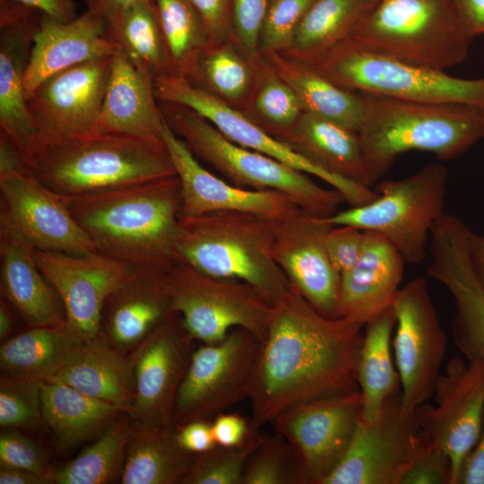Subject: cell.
I'll return each instance as SVG.
<instances>
[{"label":"cell","mask_w":484,"mask_h":484,"mask_svg":"<svg viewBox=\"0 0 484 484\" xmlns=\"http://www.w3.org/2000/svg\"><path fill=\"white\" fill-rule=\"evenodd\" d=\"M125 413L108 402L59 382L42 385V418L60 449H69L108 427Z\"/></svg>","instance_id":"d590c367"},{"label":"cell","mask_w":484,"mask_h":484,"mask_svg":"<svg viewBox=\"0 0 484 484\" xmlns=\"http://www.w3.org/2000/svg\"><path fill=\"white\" fill-rule=\"evenodd\" d=\"M348 39L371 53L438 70L461 64L471 40L452 0H378Z\"/></svg>","instance_id":"52a82bcc"},{"label":"cell","mask_w":484,"mask_h":484,"mask_svg":"<svg viewBox=\"0 0 484 484\" xmlns=\"http://www.w3.org/2000/svg\"><path fill=\"white\" fill-rule=\"evenodd\" d=\"M310 65L337 85L353 91L484 110V78L454 77L444 70L371 53L350 39Z\"/></svg>","instance_id":"9c48e42d"},{"label":"cell","mask_w":484,"mask_h":484,"mask_svg":"<svg viewBox=\"0 0 484 484\" xmlns=\"http://www.w3.org/2000/svg\"><path fill=\"white\" fill-rule=\"evenodd\" d=\"M31 171L47 187L65 197L177 175L166 149L116 133L50 142L35 158Z\"/></svg>","instance_id":"5b68a950"},{"label":"cell","mask_w":484,"mask_h":484,"mask_svg":"<svg viewBox=\"0 0 484 484\" xmlns=\"http://www.w3.org/2000/svg\"><path fill=\"white\" fill-rule=\"evenodd\" d=\"M0 483L1 484H49L50 481L29 471L0 464Z\"/></svg>","instance_id":"91938a15"},{"label":"cell","mask_w":484,"mask_h":484,"mask_svg":"<svg viewBox=\"0 0 484 484\" xmlns=\"http://www.w3.org/2000/svg\"><path fill=\"white\" fill-rule=\"evenodd\" d=\"M482 138H484V127H483Z\"/></svg>","instance_id":"e7e4bbea"},{"label":"cell","mask_w":484,"mask_h":484,"mask_svg":"<svg viewBox=\"0 0 484 484\" xmlns=\"http://www.w3.org/2000/svg\"><path fill=\"white\" fill-rule=\"evenodd\" d=\"M378 0H315L297 27L284 55L314 64L347 40ZM282 54V53H281Z\"/></svg>","instance_id":"8d00e7d4"},{"label":"cell","mask_w":484,"mask_h":484,"mask_svg":"<svg viewBox=\"0 0 484 484\" xmlns=\"http://www.w3.org/2000/svg\"><path fill=\"white\" fill-rule=\"evenodd\" d=\"M269 0H232L233 29L238 42L252 56L257 50Z\"/></svg>","instance_id":"681fc988"},{"label":"cell","mask_w":484,"mask_h":484,"mask_svg":"<svg viewBox=\"0 0 484 484\" xmlns=\"http://www.w3.org/2000/svg\"><path fill=\"white\" fill-rule=\"evenodd\" d=\"M65 199L98 253L132 265L177 260L181 211L177 175Z\"/></svg>","instance_id":"7a4b0ae2"},{"label":"cell","mask_w":484,"mask_h":484,"mask_svg":"<svg viewBox=\"0 0 484 484\" xmlns=\"http://www.w3.org/2000/svg\"><path fill=\"white\" fill-rule=\"evenodd\" d=\"M34 257L61 299L68 329L82 341L99 335L104 305L133 265L98 252L74 255L35 249Z\"/></svg>","instance_id":"ffe728a7"},{"label":"cell","mask_w":484,"mask_h":484,"mask_svg":"<svg viewBox=\"0 0 484 484\" xmlns=\"http://www.w3.org/2000/svg\"><path fill=\"white\" fill-rule=\"evenodd\" d=\"M43 382L3 375L0 381V425L4 428H39L42 418Z\"/></svg>","instance_id":"f6af8a7d"},{"label":"cell","mask_w":484,"mask_h":484,"mask_svg":"<svg viewBox=\"0 0 484 484\" xmlns=\"http://www.w3.org/2000/svg\"><path fill=\"white\" fill-rule=\"evenodd\" d=\"M163 141L180 183V215L234 211L280 221L303 211L284 193L240 187L213 175L199 163L166 121Z\"/></svg>","instance_id":"603a6c76"},{"label":"cell","mask_w":484,"mask_h":484,"mask_svg":"<svg viewBox=\"0 0 484 484\" xmlns=\"http://www.w3.org/2000/svg\"><path fill=\"white\" fill-rule=\"evenodd\" d=\"M173 312L200 343H215L234 328H244L264 340L272 306L250 284L205 274L176 260L164 274Z\"/></svg>","instance_id":"30bf717a"},{"label":"cell","mask_w":484,"mask_h":484,"mask_svg":"<svg viewBox=\"0 0 484 484\" xmlns=\"http://www.w3.org/2000/svg\"><path fill=\"white\" fill-rule=\"evenodd\" d=\"M5 429L0 436V464L29 471L53 483L54 471L45 451L22 433Z\"/></svg>","instance_id":"7dc6e473"},{"label":"cell","mask_w":484,"mask_h":484,"mask_svg":"<svg viewBox=\"0 0 484 484\" xmlns=\"http://www.w3.org/2000/svg\"><path fill=\"white\" fill-rule=\"evenodd\" d=\"M261 340L234 328L221 341L197 345L177 395L170 425L212 420L248 398Z\"/></svg>","instance_id":"8fae6325"},{"label":"cell","mask_w":484,"mask_h":484,"mask_svg":"<svg viewBox=\"0 0 484 484\" xmlns=\"http://www.w3.org/2000/svg\"><path fill=\"white\" fill-rule=\"evenodd\" d=\"M364 241V230L349 225H334L326 234L325 245L329 258L341 275L359 258Z\"/></svg>","instance_id":"f907efd6"},{"label":"cell","mask_w":484,"mask_h":484,"mask_svg":"<svg viewBox=\"0 0 484 484\" xmlns=\"http://www.w3.org/2000/svg\"><path fill=\"white\" fill-rule=\"evenodd\" d=\"M400 484H452L449 457L442 449L424 439L422 447L405 471Z\"/></svg>","instance_id":"c3c4849f"},{"label":"cell","mask_w":484,"mask_h":484,"mask_svg":"<svg viewBox=\"0 0 484 484\" xmlns=\"http://www.w3.org/2000/svg\"><path fill=\"white\" fill-rule=\"evenodd\" d=\"M265 436L259 432L239 445H216L195 454L182 484H242L246 462Z\"/></svg>","instance_id":"ee69618b"},{"label":"cell","mask_w":484,"mask_h":484,"mask_svg":"<svg viewBox=\"0 0 484 484\" xmlns=\"http://www.w3.org/2000/svg\"><path fill=\"white\" fill-rule=\"evenodd\" d=\"M106 35L130 60L153 78L174 74L154 0H140L110 17Z\"/></svg>","instance_id":"f35d334b"},{"label":"cell","mask_w":484,"mask_h":484,"mask_svg":"<svg viewBox=\"0 0 484 484\" xmlns=\"http://www.w3.org/2000/svg\"><path fill=\"white\" fill-rule=\"evenodd\" d=\"M392 307L395 315L392 347L402 404L406 411H414L433 395L447 338L425 278H413L401 287Z\"/></svg>","instance_id":"7c38bea8"},{"label":"cell","mask_w":484,"mask_h":484,"mask_svg":"<svg viewBox=\"0 0 484 484\" xmlns=\"http://www.w3.org/2000/svg\"><path fill=\"white\" fill-rule=\"evenodd\" d=\"M423 444L416 410L403 408L400 392L377 419H360L347 451L322 484H400Z\"/></svg>","instance_id":"9a60e30c"},{"label":"cell","mask_w":484,"mask_h":484,"mask_svg":"<svg viewBox=\"0 0 484 484\" xmlns=\"http://www.w3.org/2000/svg\"><path fill=\"white\" fill-rule=\"evenodd\" d=\"M295 92L304 112L359 132L364 115L361 92L342 88L312 65L281 53L262 56Z\"/></svg>","instance_id":"d6a6232c"},{"label":"cell","mask_w":484,"mask_h":484,"mask_svg":"<svg viewBox=\"0 0 484 484\" xmlns=\"http://www.w3.org/2000/svg\"><path fill=\"white\" fill-rule=\"evenodd\" d=\"M468 246L471 266L484 287V236L470 230Z\"/></svg>","instance_id":"6125c7cd"},{"label":"cell","mask_w":484,"mask_h":484,"mask_svg":"<svg viewBox=\"0 0 484 484\" xmlns=\"http://www.w3.org/2000/svg\"><path fill=\"white\" fill-rule=\"evenodd\" d=\"M153 84L159 101L190 108L209 120L230 141L323 180L338 190L350 207L364 205L376 198V190L320 169L243 113L193 84L186 78L176 74L161 75L154 78Z\"/></svg>","instance_id":"4fadbf2b"},{"label":"cell","mask_w":484,"mask_h":484,"mask_svg":"<svg viewBox=\"0 0 484 484\" xmlns=\"http://www.w3.org/2000/svg\"><path fill=\"white\" fill-rule=\"evenodd\" d=\"M118 50L106 35L105 21L90 11L69 22L40 13L24 74L27 100L55 73L91 60L110 57Z\"/></svg>","instance_id":"cb8c5ba5"},{"label":"cell","mask_w":484,"mask_h":484,"mask_svg":"<svg viewBox=\"0 0 484 484\" xmlns=\"http://www.w3.org/2000/svg\"><path fill=\"white\" fill-rule=\"evenodd\" d=\"M325 217L300 211L276 222L272 256L290 285L318 312L338 317L341 274L329 258Z\"/></svg>","instance_id":"7402d4cb"},{"label":"cell","mask_w":484,"mask_h":484,"mask_svg":"<svg viewBox=\"0 0 484 484\" xmlns=\"http://www.w3.org/2000/svg\"><path fill=\"white\" fill-rule=\"evenodd\" d=\"M216 445L236 446L243 444L249 435V421L236 413L222 412L212 420Z\"/></svg>","instance_id":"f5cc1de1"},{"label":"cell","mask_w":484,"mask_h":484,"mask_svg":"<svg viewBox=\"0 0 484 484\" xmlns=\"http://www.w3.org/2000/svg\"><path fill=\"white\" fill-rule=\"evenodd\" d=\"M39 16L36 12L0 27V128L16 144L30 169L42 148V138L23 82Z\"/></svg>","instance_id":"4316f807"},{"label":"cell","mask_w":484,"mask_h":484,"mask_svg":"<svg viewBox=\"0 0 484 484\" xmlns=\"http://www.w3.org/2000/svg\"><path fill=\"white\" fill-rule=\"evenodd\" d=\"M448 172L431 162L416 173L398 180H384L372 202L338 211L325 217L334 225H349L386 238L406 264L424 261L431 228L445 213Z\"/></svg>","instance_id":"ba28073f"},{"label":"cell","mask_w":484,"mask_h":484,"mask_svg":"<svg viewBox=\"0 0 484 484\" xmlns=\"http://www.w3.org/2000/svg\"><path fill=\"white\" fill-rule=\"evenodd\" d=\"M174 74L187 78L211 43L206 26L191 0H154Z\"/></svg>","instance_id":"60d3db41"},{"label":"cell","mask_w":484,"mask_h":484,"mask_svg":"<svg viewBox=\"0 0 484 484\" xmlns=\"http://www.w3.org/2000/svg\"><path fill=\"white\" fill-rule=\"evenodd\" d=\"M179 445L192 454L203 453L216 445L212 420L197 419L177 428Z\"/></svg>","instance_id":"db71d44e"},{"label":"cell","mask_w":484,"mask_h":484,"mask_svg":"<svg viewBox=\"0 0 484 484\" xmlns=\"http://www.w3.org/2000/svg\"><path fill=\"white\" fill-rule=\"evenodd\" d=\"M132 419L119 415L99 437L73 460L54 471L55 484H106L121 476Z\"/></svg>","instance_id":"ab89813d"},{"label":"cell","mask_w":484,"mask_h":484,"mask_svg":"<svg viewBox=\"0 0 484 484\" xmlns=\"http://www.w3.org/2000/svg\"><path fill=\"white\" fill-rule=\"evenodd\" d=\"M48 17L61 22H69L77 15V5L74 0H14Z\"/></svg>","instance_id":"9f6ffc18"},{"label":"cell","mask_w":484,"mask_h":484,"mask_svg":"<svg viewBox=\"0 0 484 484\" xmlns=\"http://www.w3.org/2000/svg\"><path fill=\"white\" fill-rule=\"evenodd\" d=\"M200 13L211 43L236 39L233 29L232 0H191Z\"/></svg>","instance_id":"816d5d0a"},{"label":"cell","mask_w":484,"mask_h":484,"mask_svg":"<svg viewBox=\"0 0 484 484\" xmlns=\"http://www.w3.org/2000/svg\"><path fill=\"white\" fill-rule=\"evenodd\" d=\"M154 78L120 49L111 56L97 134L138 137L164 148L165 120L154 91Z\"/></svg>","instance_id":"484cf974"},{"label":"cell","mask_w":484,"mask_h":484,"mask_svg":"<svg viewBox=\"0 0 484 484\" xmlns=\"http://www.w3.org/2000/svg\"><path fill=\"white\" fill-rule=\"evenodd\" d=\"M159 105L169 128L195 158L212 166L230 183L244 188L284 193L301 210L320 217L334 214L345 202L338 190L319 186L311 176L230 141L192 108L163 101Z\"/></svg>","instance_id":"8992f818"},{"label":"cell","mask_w":484,"mask_h":484,"mask_svg":"<svg viewBox=\"0 0 484 484\" xmlns=\"http://www.w3.org/2000/svg\"><path fill=\"white\" fill-rule=\"evenodd\" d=\"M361 93L365 105L358 134L373 184L404 152L428 151L440 160H450L482 138L483 109Z\"/></svg>","instance_id":"3957f363"},{"label":"cell","mask_w":484,"mask_h":484,"mask_svg":"<svg viewBox=\"0 0 484 484\" xmlns=\"http://www.w3.org/2000/svg\"><path fill=\"white\" fill-rule=\"evenodd\" d=\"M460 484H484V413L480 436L466 459Z\"/></svg>","instance_id":"6f0895ef"},{"label":"cell","mask_w":484,"mask_h":484,"mask_svg":"<svg viewBox=\"0 0 484 484\" xmlns=\"http://www.w3.org/2000/svg\"><path fill=\"white\" fill-rule=\"evenodd\" d=\"M241 113L264 131L280 139L298 122L304 110L292 89L265 61L264 72L252 100Z\"/></svg>","instance_id":"b9f144b4"},{"label":"cell","mask_w":484,"mask_h":484,"mask_svg":"<svg viewBox=\"0 0 484 484\" xmlns=\"http://www.w3.org/2000/svg\"><path fill=\"white\" fill-rule=\"evenodd\" d=\"M265 66L262 56L247 53L236 39L210 43L186 78L229 107L243 112Z\"/></svg>","instance_id":"1f68e13d"},{"label":"cell","mask_w":484,"mask_h":484,"mask_svg":"<svg viewBox=\"0 0 484 484\" xmlns=\"http://www.w3.org/2000/svg\"><path fill=\"white\" fill-rule=\"evenodd\" d=\"M110 59L69 67L35 90L27 101L41 134L42 148L50 142L97 134Z\"/></svg>","instance_id":"44dd1931"},{"label":"cell","mask_w":484,"mask_h":484,"mask_svg":"<svg viewBox=\"0 0 484 484\" xmlns=\"http://www.w3.org/2000/svg\"><path fill=\"white\" fill-rule=\"evenodd\" d=\"M405 261L383 235L364 231L356 264L341 275L338 317L365 325L391 307L400 290Z\"/></svg>","instance_id":"83f0119b"},{"label":"cell","mask_w":484,"mask_h":484,"mask_svg":"<svg viewBox=\"0 0 484 484\" xmlns=\"http://www.w3.org/2000/svg\"><path fill=\"white\" fill-rule=\"evenodd\" d=\"M30 173V168L13 141L4 132L0 133V175Z\"/></svg>","instance_id":"680465c9"},{"label":"cell","mask_w":484,"mask_h":484,"mask_svg":"<svg viewBox=\"0 0 484 484\" xmlns=\"http://www.w3.org/2000/svg\"><path fill=\"white\" fill-rule=\"evenodd\" d=\"M315 1L269 0L259 34L258 54L286 53L297 27Z\"/></svg>","instance_id":"bcb514c9"},{"label":"cell","mask_w":484,"mask_h":484,"mask_svg":"<svg viewBox=\"0 0 484 484\" xmlns=\"http://www.w3.org/2000/svg\"><path fill=\"white\" fill-rule=\"evenodd\" d=\"M173 262L133 265L108 298L100 334L120 351L130 354L172 312L164 274Z\"/></svg>","instance_id":"d4e9b609"},{"label":"cell","mask_w":484,"mask_h":484,"mask_svg":"<svg viewBox=\"0 0 484 484\" xmlns=\"http://www.w3.org/2000/svg\"><path fill=\"white\" fill-rule=\"evenodd\" d=\"M13 307L4 298L0 301V338H7L14 329L15 319Z\"/></svg>","instance_id":"be15d7a7"},{"label":"cell","mask_w":484,"mask_h":484,"mask_svg":"<svg viewBox=\"0 0 484 484\" xmlns=\"http://www.w3.org/2000/svg\"><path fill=\"white\" fill-rule=\"evenodd\" d=\"M196 347L180 315L172 311L130 353L135 394L129 416L134 423L170 425Z\"/></svg>","instance_id":"ac0fdd59"},{"label":"cell","mask_w":484,"mask_h":484,"mask_svg":"<svg viewBox=\"0 0 484 484\" xmlns=\"http://www.w3.org/2000/svg\"><path fill=\"white\" fill-rule=\"evenodd\" d=\"M35 248L0 224L1 294L29 327L68 328L60 298L39 270Z\"/></svg>","instance_id":"f1b7e54d"},{"label":"cell","mask_w":484,"mask_h":484,"mask_svg":"<svg viewBox=\"0 0 484 484\" xmlns=\"http://www.w3.org/2000/svg\"><path fill=\"white\" fill-rule=\"evenodd\" d=\"M364 327L356 378L362 399L361 419L373 422L382 414L390 399L401 392L392 347L395 327L393 307L370 319Z\"/></svg>","instance_id":"e575fe53"},{"label":"cell","mask_w":484,"mask_h":484,"mask_svg":"<svg viewBox=\"0 0 484 484\" xmlns=\"http://www.w3.org/2000/svg\"><path fill=\"white\" fill-rule=\"evenodd\" d=\"M48 382L65 384L131 413L135 387L130 354L117 350L100 333L82 341Z\"/></svg>","instance_id":"f546056e"},{"label":"cell","mask_w":484,"mask_h":484,"mask_svg":"<svg viewBox=\"0 0 484 484\" xmlns=\"http://www.w3.org/2000/svg\"><path fill=\"white\" fill-rule=\"evenodd\" d=\"M436 404L416 409L422 437L449 457L452 484H460L464 463L481 430L484 413V364L464 357L451 359L434 388Z\"/></svg>","instance_id":"5bb4252c"},{"label":"cell","mask_w":484,"mask_h":484,"mask_svg":"<svg viewBox=\"0 0 484 484\" xmlns=\"http://www.w3.org/2000/svg\"><path fill=\"white\" fill-rule=\"evenodd\" d=\"M82 341L68 328L30 327L2 343L1 370L8 376L46 383Z\"/></svg>","instance_id":"74e56055"},{"label":"cell","mask_w":484,"mask_h":484,"mask_svg":"<svg viewBox=\"0 0 484 484\" xmlns=\"http://www.w3.org/2000/svg\"><path fill=\"white\" fill-rule=\"evenodd\" d=\"M276 222L234 211L180 215L176 258L205 274L245 281L273 306L291 287L272 256Z\"/></svg>","instance_id":"277c9868"},{"label":"cell","mask_w":484,"mask_h":484,"mask_svg":"<svg viewBox=\"0 0 484 484\" xmlns=\"http://www.w3.org/2000/svg\"><path fill=\"white\" fill-rule=\"evenodd\" d=\"M242 484H312L299 457L280 434L265 436L250 455Z\"/></svg>","instance_id":"7bdbcfd3"},{"label":"cell","mask_w":484,"mask_h":484,"mask_svg":"<svg viewBox=\"0 0 484 484\" xmlns=\"http://www.w3.org/2000/svg\"><path fill=\"white\" fill-rule=\"evenodd\" d=\"M363 324L318 312L292 286L272 306L248 398L249 435L313 399L358 390Z\"/></svg>","instance_id":"6da1fadb"},{"label":"cell","mask_w":484,"mask_h":484,"mask_svg":"<svg viewBox=\"0 0 484 484\" xmlns=\"http://www.w3.org/2000/svg\"><path fill=\"white\" fill-rule=\"evenodd\" d=\"M194 457L179 445L173 426L132 421L120 483L182 484Z\"/></svg>","instance_id":"836d02e7"},{"label":"cell","mask_w":484,"mask_h":484,"mask_svg":"<svg viewBox=\"0 0 484 484\" xmlns=\"http://www.w3.org/2000/svg\"><path fill=\"white\" fill-rule=\"evenodd\" d=\"M459 19L472 39L484 34V0H452Z\"/></svg>","instance_id":"11a10c76"},{"label":"cell","mask_w":484,"mask_h":484,"mask_svg":"<svg viewBox=\"0 0 484 484\" xmlns=\"http://www.w3.org/2000/svg\"><path fill=\"white\" fill-rule=\"evenodd\" d=\"M361 413L358 389L294 405L271 424L292 446L311 483L322 484L347 451Z\"/></svg>","instance_id":"e0dca14e"},{"label":"cell","mask_w":484,"mask_h":484,"mask_svg":"<svg viewBox=\"0 0 484 484\" xmlns=\"http://www.w3.org/2000/svg\"><path fill=\"white\" fill-rule=\"evenodd\" d=\"M0 224L13 229L38 250L74 255L98 252L65 197L30 173L0 175Z\"/></svg>","instance_id":"d6986e66"},{"label":"cell","mask_w":484,"mask_h":484,"mask_svg":"<svg viewBox=\"0 0 484 484\" xmlns=\"http://www.w3.org/2000/svg\"><path fill=\"white\" fill-rule=\"evenodd\" d=\"M281 141L320 169L371 187L357 132L304 112Z\"/></svg>","instance_id":"4dcf8cb0"},{"label":"cell","mask_w":484,"mask_h":484,"mask_svg":"<svg viewBox=\"0 0 484 484\" xmlns=\"http://www.w3.org/2000/svg\"><path fill=\"white\" fill-rule=\"evenodd\" d=\"M87 11L107 21L140 0H83Z\"/></svg>","instance_id":"94428289"},{"label":"cell","mask_w":484,"mask_h":484,"mask_svg":"<svg viewBox=\"0 0 484 484\" xmlns=\"http://www.w3.org/2000/svg\"><path fill=\"white\" fill-rule=\"evenodd\" d=\"M470 230L457 216L444 213L430 230L431 259L427 273L454 300L455 346L466 359L484 364V287L471 264Z\"/></svg>","instance_id":"2e32d148"}]
</instances>
